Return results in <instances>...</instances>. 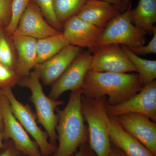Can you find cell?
<instances>
[{"label":"cell","mask_w":156,"mask_h":156,"mask_svg":"<svg viewBox=\"0 0 156 156\" xmlns=\"http://www.w3.org/2000/svg\"><path fill=\"white\" fill-rule=\"evenodd\" d=\"M138 73L111 72L87 73L81 89L86 97L101 98L108 96L107 104L123 102L142 89Z\"/></svg>","instance_id":"cell-1"},{"label":"cell","mask_w":156,"mask_h":156,"mask_svg":"<svg viewBox=\"0 0 156 156\" xmlns=\"http://www.w3.org/2000/svg\"><path fill=\"white\" fill-rule=\"evenodd\" d=\"M82 96L81 89L72 91L64 108H56L58 144L50 156H72L87 144L89 134L81 109Z\"/></svg>","instance_id":"cell-2"},{"label":"cell","mask_w":156,"mask_h":156,"mask_svg":"<svg viewBox=\"0 0 156 156\" xmlns=\"http://www.w3.org/2000/svg\"><path fill=\"white\" fill-rule=\"evenodd\" d=\"M105 98H92L83 95L81 109L88 125L89 146L97 156H108L112 143L109 137V117Z\"/></svg>","instance_id":"cell-3"},{"label":"cell","mask_w":156,"mask_h":156,"mask_svg":"<svg viewBox=\"0 0 156 156\" xmlns=\"http://www.w3.org/2000/svg\"><path fill=\"white\" fill-rule=\"evenodd\" d=\"M41 81L37 73L34 71L27 76L20 79L19 84L30 90V100L35 108L37 122L44 128L50 142L57 146L58 136L56 129L58 118L55 110L64 102L53 100L45 95Z\"/></svg>","instance_id":"cell-4"},{"label":"cell","mask_w":156,"mask_h":156,"mask_svg":"<svg viewBox=\"0 0 156 156\" xmlns=\"http://www.w3.org/2000/svg\"><path fill=\"white\" fill-rule=\"evenodd\" d=\"M131 9V4L126 11L109 22L104 29L97 46L116 44L135 48L145 45V35L131 21L130 15Z\"/></svg>","instance_id":"cell-5"},{"label":"cell","mask_w":156,"mask_h":156,"mask_svg":"<svg viewBox=\"0 0 156 156\" xmlns=\"http://www.w3.org/2000/svg\"><path fill=\"white\" fill-rule=\"evenodd\" d=\"M0 94L8 98L14 116L27 133L33 138L43 156L52 155L56 151L57 146L50 142L47 133L42 131L38 126L36 115L34 114L30 106L17 100L11 87L0 89Z\"/></svg>","instance_id":"cell-6"},{"label":"cell","mask_w":156,"mask_h":156,"mask_svg":"<svg viewBox=\"0 0 156 156\" xmlns=\"http://www.w3.org/2000/svg\"><path fill=\"white\" fill-rule=\"evenodd\" d=\"M89 51L92 54L90 71L126 73L136 72L134 65L121 45H100Z\"/></svg>","instance_id":"cell-7"},{"label":"cell","mask_w":156,"mask_h":156,"mask_svg":"<svg viewBox=\"0 0 156 156\" xmlns=\"http://www.w3.org/2000/svg\"><path fill=\"white\" fill-rule=\"evenodd\" d=\"M0 110L3 122L4 140H10L18 150L26 156H43L37 144L32 140L11 111L8 98L0 94Z\"/></svg>","instance_id":"cell-8"},{"label":"cell","mask_w":156,"mask_h":156,"mask_svg":"<svg viewBox=\"0 0 156 156\" xmlns=\"http://www.w3.org/2000/svg\"><path fill=\"white\" fill-rule=\"evenodd\" d=\"M109 118L128 113L142 114L156 121V81L144 86L141 90L123 102L109 105L105 104Z\"/></svg>","instance_id":"cell-9"},{"label":"cell","mask_w":156,"mask_h":156,"mask_svg":"<svg viewBox=\"0 0 156 156\" xmlns=\"http://www.w3.org/2000/svg\"><path fill=\"white\" fill-rule=\"evenodd\" d=\"M92 59L89 51L81 52L64 72L53 84L49 97L57 99L64 92L81 89L85 76L89 71Z\"/></svg>","instance_id":"cell-10"},{"label":"cell","mask_w":156,"mask_h":156,"mask_svg":"<svg viewBox=\"0 0 156 156\" xmlns=\"http://www.w3.org/2000/svg\"><path fill=\"white\" fill-rule=\"evenodd\" d=\"M62 33L44 19L36 4L30 0L11 37L22 36L38 40Z\"/></svg>","instance_id":"cell-11"},{"label":"cell","mask_w":156,"mask_h":156,"mask_svg":"<svg viewBox=\"0 0 156 156\" xmlns=\"http://www.w3.org/2000/svg\"><path fill=\"white\" fill-rule=\"evenodd\" d=\"M117 122L156 156V124L142 114H126L114 117Z\"/></svg>","instance_id":"cell-12"},{"label":"cell","mask_w":156,"mask_h":156,"mask_svg":"<svg viewBox=\"0 0 156 156\" xmlns=\"http://www.w3.org/2000/svg\"><path fill=\"white\" fill-rule=\"evenodd\" d=\"M104 29L86 22L76 15L65 22L62 33L69 45L90 50L98 46Z\"/></svg>","instance_id":"cell-13"},{"label":"cell","mask_w":156,"mask_h":156,"mask_svg":"<svg viewBox=\"0 0 156 156\" xmlns=\"http://www.w3.org/2000/svg\"><path fill=\"white\" fill-rule=\"evenodd\" d=\"M81 52V48L68 45L47 61L37 64L34 71L44 85H53Z\"/></svg>","instance_id":"cell-14"},{"label":"cell","mask_w":156,"mask_h":156,"mask_svg":"<svg viewBox=\"0 0 156 156\" xmlns=\"http://www.w3.org/2000/svg\"><path fill=\"white\" fill-rule=\"evenodd\" d=\"M110 140L126 156H155L136 138L126 132L114 118L108 123Z\"/></svg>","instance_id":"cell-15"},{"label":"cell","mask_w":156,"mask_h":156,"mask_svg":"<svg viewBox=\"0 0 156 156\" xmlns=\"http://www.w3.org/2000/svg\"><path fill=\"white\" fill-rule=\"evenodd\" d=\"M11 38L18 56L14 70L20 80L28 76L38 64L37 40L22 36Z\"/></svg>","instance_id":"cell-16"},{"label":"cell","mask_w":156,"mask_h":156,"mask_svg":"<svg viewBox=\"0 0 156 156\" xmlns=\"http://www.w3.org/2000/svg\"><path fill=\"white\" fill-rule=\"evenodd\" d=\"M117 6L101 0H88L77 15L86 22L105 28L109 22L122 13Z\"/></svg>","instance_id":"cell-17"},{"label":"cell","mask_w":156,"mask_h":156,"mask_svg":"<svg viewBox=\"0 0 156 156\" xmlns=\"http://www.w3.org/2000/svg\"><path fill=\"white\" fill-rule=\"evenodd\" d=\"M132 23L144 34L153 33L156 22V0H139L130 12Z\"/></svg>","instance_id":"cell-18"},{"label":"cell","mask_w":156,"mask_h":156,"mask_svg":"<svg viewBox=\"0 0 156 156\" xmlns=\"http://www.w3.org/2000/svg\"><path fill=\"white\" fill-rule=\"evenodd\" d=\"M69 45L62 33L60 34L38 39L37 40L38 64L47 61Z\"/></svg>","instance_id":"cell-19"},{"label":"cell","mask_w":156,"mask_h":156,"mask_svg":"<svg viewBox=\"0 0 156 156\" xmlns=\"http://www.w3.org/2000/svg\"><path fill=\"white\" fill-rule=\"evenodd\" d=\"M121 46L128 58L136 68L142 86L144 87L155 80L156 60H147L140 58L128 47L123 45Z\"/></svg>","instance_id":"cell-20"},{"label":"cell","mask_w":156,"mask_h":156,"mask_svg":"<svg viewBox=\"0 0 156 156\" xmlns=\"http://www.w3.org/2000/svg\"><path fill=\"white\" fill-rule=\"evenodd\" d=\"M88 0H53L55 14L62 24L71 17L77 15Z\"/></svg>","instance_id":"cell-21"},{"label":"cell","mask_w":156,"mask_h":156,"mask_svg":"<svg viewBox=\"0 0 156 156\" xmlns=\"http://www.w3.org/2000/svg\"><path fill=\"white\" fill-rule=\"evenodd\" d=\"M30 0H13L11 9V17L9 25L5 27L7 34L11 37L17 28L20 19Z\"/></svg>","instance_id":"cell-22"},{"label":"cell","mask_w":156,"mask_h":156,"mask_svg":"<svg viewBox=\"0 0 156 156\" xmlns=\"http://www.w3.org/2000/svg\"><path fill=\"white\" fill-rule=\"evenodd\" d=\"M43 16L50 24L58 30L62 29V24L57 19L54 11L53 0H34Z\"/></svg>","instance_id":"cell-23"},{"label":"cell","mask_w":156,"mask_h":156,"mask_svg":"<svg viewBox=\"0 0 156 156\" xmlns=\"http://www.w3.org/2000/svg\"><path fill=\"white\" fill-rule=\"evenodd\" d=\"M20 79L14 69L0 62V89L19 84Z\"/></svg>","instance_id":"cell-24"},{"label":"cell","mask_w":156,"mask_h":156,"mask_svg":"<svg viewBox=\"0 0 156 156\" xmlns=\"http://www.w3.org/2000/svg\"><path fill=\"white\" fill-rule=\"evenodd\" d=\"M0 62L14 69L13 53L10 44L2 32L0 33Z\"/></svg>","instance_id":"cell-25"},{"label":"cell","mask_w":156,"mask_h":156,"mask_svg":"<svg viewBox=\"0 0 156 156\" xmlns=\"http://www.w3.org/2000/svg\"><path fill=\"white\" fill-rule=\"evenodd\" d=\"M13 0H0V25L7 27L11 20Z\"/></svg>","instance_id":"cell-26"},{"label":"cell","mask_w":156,"mask_h":156,"mask_svg":"<svg viewBox=\"0 0 156 156\" xmlns=\"http://www.w3.org/2000/svg\"><path fill=\"white\" fill-rule=\"evenodd\" d=\"M153 37L147 45H143L139 48H130L137 55H145L151 53H156V27H155L153 31Z\"/></svg>","instance_id":"cell-27"},{"label":"cell","mask_w":156,"mask_h":156,"mask_svg":"<svg viewBox=\"0 0 156 156\" xmlns=\"http://www.w3.org/2000/svg\"><path fill=\"white\" fill-rule=\"evenodd\" d=\"M6 140L0 156H26L17 149L11 140Z\"/></svg>","instance_id":"cell-28"},{"label":"cell","mask_w":156,"mask_h":156,"mask_svg":"<svg viewBox=\"0 0 156 156\" xmlns=\"http://www.w3.org/2000/svg\"><path fill=\"white\" fill-rule=\"evenodd\" d=\"M72 156H97L87 144L81 146L79 150Z\"/></svg>","instance_id":"cell-29"},{"label":"cell","mask_w":156,"mask_h":156,"mask_svg":"<svg viewBox=\"0 0 156 156\" xmlns=\"http://www.w3.org/2000/svg\"><path fill=\"white\" fill-rule=\"evenodd\" d=\"M117 6L121 10L122 12L126 11L127 9V7L125 5L123 0H101Z\"/></svg>","instance_id":"cell-30"},{"label":"cell","mask_w":156,"mask_h":156,"mask_svg":"<svg viewBox=\"0 0 156 156\" xmlns=\"http://www.w3.org/2000/svg\"><path fill=\"white\" fill-rule=\"evenodd\" d=\"M108 156H125L122 151L120 150L114 145L111 144L110 152Z\"/></svg>","instance_id":"cell-31"},{"label":"cell","mask_w":156,"mask_h":156,"mask_svg":"<svg viewBox=\"0 0 156 156\" xmlns=\"http://www.w3.org/2000/svg\"><path fill=\"white\" fill-rule=\"evenodd\" d=\"M4 140L3 131L0 130V149H2L4 147V144L3 143V140Z\"/></svg>","instance_id":"cell-32"},{"label":"cell","mask_w":156,"mask_h":156,"mask_svg":"<svg viewBox=\"0 0 156 156\" xmlns=\"http://www.w3.org/2000/svg\"><path fill=\"white\" fill-rule=\"evenodd\" d=\"M3 127H4V125H3L2 117L1 110H0V130L3 131Z\"/></svg>","instance_id":"cell-33"},{"label":"cell","mask_w":156,"mask_h":156,"mask_svg":"<svg viewBox=\"0 0 156 156\" xmlns=\"http://www.w3.org/2000/svg\"><path fill=\"white\" fill-rule=\"evenodd\" d=\"M123 1L127 8H128L129 5L131 4V0H123Z\"/></svg>","instance_id":"cell-34"},{"label":"cell","mask_w":156,"mask_h":156,"mask_svg":"<svg viewBox=\"0 0 156 156\" xmlns=\"http://www.w3.org/2000/svg\"><path fill=\"white\" fill-rule=\"evenodd\" d=\"M1 26L0 25V33H1L2 32V30H1Z\"/></svg>","instance_id":"cell-35"},{"label":"cell","mask_w":156,"mask_h":156,"mask_svg":"<svg viewBox=\"0 0 156 156\" xmlns=\"http://www.w3.org/2000/svg\"><path fill=\"white\" fill-rule=\"evenodd\" d=\"M124 156H126V155H125V154H124Z\"/></svg>","instance_id":"cell-36"}]
</instances>
